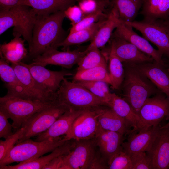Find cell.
I'll list each match as a JSON object with an SVG mask.
<instances>
[{
	"instance_id": "obj_1",
	"label": "cell",
	"mask_w": 169,
	"mask_h": 169,
	"mask_svg": "<svg viewBox=\"0 0 169 169\" xmlns=\"http://www.w3.org/2000/svg\"><path fill=\"white\" fill-rule=\"evenodd\" d=\"M64 11L44 16H38L34 25L29 56L33 59L63 41L68 35L63 28Z\"/></svg>"
},
{
	"instance_id": "obj_2",
	"label": "cell",
	"mask_w": 169,
	"mask_h": 169,
	"mask_svg": "<svg viewBox=\"0 0 169 169\" xmlns=\"http://www.w3.org/2000/svg\"><path fill=\"white\" fill-rule=\"evenodd\" d=\"M37 15L30 7L19 4L8 9H0V35L13 27V35L23 37L31 44L33 30Z\"/></svg>"
},
{
	"instance_id": "obj_3",
	"label": "cell",
	"mask_w": 169,
	"mask_h": 169,
	"mask_svg": "<svg viewBox=\"0 0 169 169\" xmlns=\"http://www.w3.org/2000/svg\"><path fill=\"white\" fill-rule=\"evenodd\" d=\"M58 100L69 110H78L102 106H108L106 101L77 82L65 78L56 93Z\"/></svg>"
},
{
	"instance_id": "obj_4",
	"label": "cell",
	"mask_w": 169,
	"mask_h": 169,
	"mask_svg": "<svg viewBox=\"0 0 169 169\" xmlns=\"http://www.w3.org/2000/svg\"><path fill=\"white\" fill-rule=\"evenodd\" d=\"M94 139L75 140L73 149L62 156L59 169H106L96 152Z\"/></svg>"
},
{
	"instance_id": "obj_5",
	"label": "cell",
	"mask_w": 169,
	"mask_h": 169,
	"mask_svg": "<svg viewBox=\"0 0 169 169\" xmlns=\"http://www.w3.org/2000/svg\"><path fill=\"white\" fill-rule=\"evenodd\" d=\"M124 78L122 86L123 98L138 115L145 102L155 93L156 89L154 84L135 67L128 68Z\"/></svg>"
},
{
	"instance_id": "obj_6",
	"label": "cell",
	"mask_w": 169,
	"mask_h": 169,
	"mask_svg": "<svg viewBox=\"0 0 169 169\" xmlns=\"http://www.w3.org/2000/svg\"><path fill=\"white\" fill-rule=\"evenodd\" d=\"M70 140L63 138L42 141H33L30 138L16 144L0 161V167L13 163L21 162L38 158L51 152Z\"/></svg>"
},
{
	"instance_id": "obj_7",
	"label": "cell",
	"mask_w": 169,
	"mask_h": 169,
	"mask_svg": "<svg viewBox=\"0 0 169 169\" xmlns=\"http://www.w3.org/2000/svg\"><path fill=\"white\" fill-rule=\"evenodd\" d=\"M45 103L5 95L0 98V110L13 121V128L18 130L35 113L58 103Z\"/></svg>"
},
{
	"instance_id": "obj_8",
	"label": "cell",
	"mask_w": 169,
	"mask_h": 169,
	"mask_svg": "<svg viewBox=\"0 0 169 169\" xmlns=\"http://www.w3.org/2000/svg\"><path fill=\"white\" fill-rule=\"evenodd\" d=\"M69 110L67 106L58 102L35 113L22 125L21 127L25 128V131L16 144L37 136L45 131L59 117Z\"/></svg>"
},
{
	"instance_id": "obj_9",
	"label": "cell",
	"mask_w": 169,
	"mask_h": 169,
	"mask_svg": "<svg viewBox=\"0 0 169 169\" xmlns=\"http://www.w3.org/2000/svg\"><path fill=\"white\" fill-rule=\"evenodd\" d=\"M169 115V98L161 95L149 98L138 114V131L159 125L165 117Z\"/></svg>"
},
{
	"instance_id": "obj_10",
	"label": "cell",
	"mask_w": 169,
	"mask_h": 169,
	"mask_svg": "<svg viewBox=\"0 0 169 169\" xmlns=\"http://www.w3.org/2000/svg\"><path fill=\"white\" fill-rule=\"evenodd\" d=\"M11 64L31 100L49 103L58 102L56 93L49 92L40 85L33 77L24 63L21 61Z\"/></svg>"
},
{
	"instance_id": "obj_11",
	"label": "cell",
	"mask_w": 169,
	"mask_h": 169,
	"mask_svg": "<svg viewBox=\"0 0 169 169\" xmlns=\"http://www.w3.org/2000/svg\"><path fill=\"white\" fill-rule=\"evenodd\" d=\"M124 22L139 31L144 38L157 47L163 56L169 58V35L158 22H149L143 20Z\"/></svg>"
},
{
	"instance_id": "obj_12",
	"label": "cell",
	"mask_w": 169,
	"mask_h": 169,
	"mask_svg": "<svg viewBox=\"0 0 169 169\" xmlns=\"http://www.w3.org/2000/svg\"><path fill=\"white\" fill-rule=\"evenodd\" d=\"M95 108L84 110L74 121L64 137L76 140L95 138L99 128Z\"/></svg>"
},
{
	"instance_id": "obj_13",
	"label": "cell",
	"mask_w": 169,
	"mask_h": 169,
	"mask_svg": "<svg viewBox=\"0 0 169 169\" xmlns=\"http://www.w3.org/2000/svg\"><path fill=\"white\" fill-rule=\"evenodd\" d=\"M87 52L79 50L59 51L51 48L33 59L31 63L45 67L48 65L59 66L70 69L79 62Z\"/></svg>"
},
{
	"instance_id": "obj_14",
	"label": "cell",
	"mask_w": 169,
	"mask_h": 169,
	"mask_svg": "<svg viewBox=\"0 0 169 169\" xmlns=\"http://www.w3.org/2000/svg\"><path fill=\"white\" fill-rule=\"evenodd\" d=\"M110 51L113 53L122 62L134 64L154 61L133 44L113 32L109 40Z\"/></svg>"
},
{
	"instance_id": "obj_15",
	"label": "cell",
	"mask_w": 169,
	"mask_h": 169,
	"mask_svg": "<svg viewBox=\"0 0 169 169\" xmlns=\"http://www.w3.org/2000/svg\"><path fill=\"white\" fill-rule=\"evenodd\" d=\"M114 33L134 44L141 51L152 58L154 61L164 64L162 53L154 48L146 38L135 32L131 26L119 19Z\"/></svg>"
},
{
	"instance_id": "obj_16",
	"label": "cell",
	"mask_w": 169,
	"mask_h": 169,
	"mask_svg": "<svg viewBox=\"0 0 169 169\" xmlns=\"http://www.w3.org/2000/svg\"><path fill=\"white\" fill-rule=\"evenodd\" d=\"M24 64L36 81L48 91L52 94L56 93L65 77L72 75V73L66 70L54 71L38 64L31 63Z\"/></svg>"
},
{
	"instance_id": "obj_17",
	"label": "cell",
	"mask_w": 169,
	"mask_h": 169,
	"mask_svg": "<svg viewBox=\"0 0 169 169\" xmlns=\"http://www.w3.org/2000/svg\"><path fill=\"white\" fill-rule=\"evenodd\" d=\"M160 129L158 135L146 152L151 160L152 169L169 168V130Z\"/></svg>"
},
{
	"instance_id": "obj_18",
	"label": "cell",
	"mask_w": 169,
	"mask_h": 169,
	"mask_svg": "<svg viewBox=\"0 0 169 169\" xmlns=\"http://www.w3.org/2000/svg\"><path fill=\"white\" fill-rule=\"evenodd\" d=\"M159 125L131 133L126 141L123 142L122 150L129 154L140 151L146 152L149 149L160 130Z\"/></svg>"
},
{
	"instance_id": "obj_19",
	"label": "cell",
	"mask_w": 169,
	"mask_h": 169,
	"mask_svg": "<svg viewBox=\"0 0 169 169\" xmlns=\"http://www.w3.org/2000/svg\"><path fill=\"white\" fill-rule=\"evenodd\" d=\"M153 61L133 64L169 98V71L165 67V64Z\"/></svg>"
},
{
	"instance_id": "obj_20",
	"label": "cell",
	"mask_w": 169,
	"mask_h": 169,
	"mask_svg": "<svg viewBox=\"0 0 169 169\" xmlns=\"http://www.w3.org/2000/svg\"><path fill=\"white\" fill-rule=\"evenodd\" d=\"M124 135L116 132L105 130L99 127L94 138L103 158L107 164L122 149Z\"/></svg>"
},
{
	"instance_id": "obj_21",
	"label": "cell",
	"mask_w": 169,
	"mask_h": 169,
	"mask_svg": "<svg viewBox=\"0 0 169 169\" xmlns=\"http://www.w3.org/2000/svg\"><path fill=\"white\" fill-rule=\"evenodd\" d=\"M84 110H68L59 117L46 131L36 136L35 141L53 140L66 135L74 121Z\"/></svg>"
},
{
	"instance_id": "obj_22",
	"label": "cell",
	"mask_w": 169,
	"mask_h": 169,
	"mask_svg": "<svg viewBox=\"0 0 169 169\" xmlns=\"http://www.w3.org/2000/svg\"><path fill=\"white\" fill-rule=\"evenodd\" d=\"M0 56V77L7 90L5 95L31 100L11 65Z\"/></svg>"
},
{
	"instance_id": "obj_23",
	"label": "cell",
	"mask_w": 169,
	"mask_h": 169,
	"mask_svg": "<svg viewBox=\"0 0 169 169\" xmlns=\"http://www.w3.org/2000/svg\"><path fill=\"white\" fill-rule=\"evenodd\" d=\"M95 109L98 114V123L100 128L118 132L123 135L130 132L128 124L112 108L102 106Z\"/></svg>"
},
{
	"instance_id": "obj_24",
	"label": "cell",
	"mask_w": 169,
	"mask_h": 169,
	"mask_svg": "<svg viewBox=\"0 0 169 169\" xmlns=\"http://www.w3.org/2000/svg\"><path fill=\"white\" fill-rule=\"evenodd\" d=\"M75 140L70 139L58 146L48 155L37 159L19 162L15 165H9L0 167V169H43L53 159L67 154L73 149Z\"/></svg>"
},
{
	"instance_id": "obj_25",
	"label": "cell",
	"mask_w": 169,
	"mask_h": 169,
	"mask_svg": "<svg viewBox=\"0 0 169 169\" xmlns=\"http://www.w3.org/2000/svg\"><path fill=\"white\" fill-rule=\"evenodd\" d=\"M79 0H20V4L31 7L38 16H47L65 11Z\"/></svg>"
},
{
	"instance_id": "obj_26",
	"label": "cell",
	"mask_w": 169,
	"mask_h": 169,
	"mask_svg": "<svg viewBox=\"0 0 169 169\" xmlns=\"http://www.w3.org/2000/svg\"><path fill=\"white\" fill-rule=\"evenodd\" d=\"M141 14L143 20L154 22L169 18V0H145Z\"/></svg>"
},
{
	"instance_id": "obj_27",
	"label": "cell",
	"mask_w": 169,
	"mask_h": 169,
	"mask_svg": "<svg viewBox=\"0 0 169 169\" xmlns=\"http://www.w3.org/2000/svg\"><path fill=\"white\" fill-rule=\"evenodd\" d=\"M108 107L112 108L118 115L124 119L130 126L133 127L130 133L137 130L139 117L125 99L115 93H111L108 102Z\"/></svg>"
},
{
	"instance_id": "obj_28",
	"label": "cell",
	"mask_w": 169,
	"mask_h": 169,
	"mask_svg": "<svg viewBox=\"0 0 169 169\" xmlns=\"http://www.w3.org/2000/svg\"><path fill=\"white\" fill-rule=\"evenodd\" d=\"M119 18L115 10L111 7L107 19L101 25L86 49L104 47L109 41L115 29L118 26Z\"/></svg>"
},
{
	"instance_id": "obj_29",
	"label": "cell",
	"mask_w": 169,
	"mask_h": 169,
	"mask_svg": "<svg viewBox=\"0 0 169 169\" xmlns=\"http://www.w3.org/2000/svg\"><path fill=\"white\" fill-rule=\"evenodd\" d=\"M9 42L1 44L0 55L8 63L16 64L21 62L26 57L28 52L24 45L25 40L22 39L18 34Z\"/></svg>"
},
{
	"instance_id": "obj_30",
	"label": "cell",
	"mask_w": 169,
	"mask_h": 169,
	"mask_svg": "<svg viewBox=\"0 0 169 169\" xmlns=\"http://www.w3.org/2000/svg\"><path fill=\"white\" fill-rule=\"evenodd\" d=\"M145 0H109L119 19L123 22L134 21Z\"/></svg>"
},
{
	"instance_id": "obj_31",
	"label": "cell",
	"mask_w": 169,
	"mask_h": 169,
	"mask_svg": "<svg viewBox=\"0 0 169 169\" xmlns=\"http://www.w3.org/2000/svg\"><path fill=\"white\" fill-rule=\"evenodd\" d=\"M107 18L100 20L88 28L69 33L65 39L57 45L56 48L62 47L65 49L71 45L91 41Z\"/></svg>"
},
{
	"instance_id": "obj_32",
	"label": "cell",
	"mask_w": 169,
	"mask_h": 169,
	"mask_svg": "<svg viewBox=\"0 0 169 169\" xmlns=\"http://www.w3.org/2000/svg\"><path fill=\"white\" fill-rule=\"evenodd\" d=\"M102 81L111 85L107 65L97 66L87 70L77 71L73 77V81Z\"/></svg>"
},
{
	"instance_id": "obj_33",
	"label": "cell",
	"mask_w": 169,
	"mask_h": 169,
	"mask_svg": "<svg viewBox=\"0 0 169 169\" xmlns=\"http://www.w3.org/2000/svg\"><path fill=\"white\" fill-rule=\"evenodd\" d=\"M86 54L78 63L77 71L87 70L97 66L107 65L106 59L99 48L87 50Z\"/></svg>"
},
{
	"instance_id": "obj_34",
	"label": "cell",
	"mask_w": 169,
	"mask_h": 169,
	"mask_svg": "<svg viewBox=\"0 0 169 169\" xmlns=\"http://www.w3.org/2000/svg\"><path fill=\"white\" fill-rule=\"evenodd\" d=\"M109 74L111 86L115 89L121 86L124 78L122 62L112 52L110 51L109 56Z\"/></svg>"
},
{
	"instance_id": "obj_35",
	"label": "cell",
	"mask_w": 169,
	"mask_h": 169,
	"mask_svg": "<svg viewBox=\"0 0 169 169\" xmlns=\"http://www.w3.org/2000/svg\"><path fill=\"white\" fill-rule=\"evenodd\" d=\"M77 3L85 16L99 10L109 13L111 8L109 0H79Z\"/></svg>"
},
{
	"instance_id": "obj_36",
	"label": "cell",
	"mask_w": 169,
	"mask_h": 169,
	"mask_svg": "<svg viewBox=\"0 0 169 169\" xmlns=\"http://www.w3.org/2000/svg\"><path fill=\"white\" fill-rule=\"evenodd\" d=\"M76 82L86 88L96 96L103 99L108 106L111 93L110 91L108 83L102 81Z\"/></svg>"
},
{
	"instance_id": "obj_37",
	"label": "cell",
	"mask_w": 169,
	"mask_h": 169,
	"mask_svg": "<svg viewBox=\"0 0 169 169\" xmlns=\"http://www.w3.org/2000/svg\"><path fill=\"white\" fill-rule=\"evenodd\" d=\"M109 13L99 10L85 16L79 22L72 26L69 33L90 27L100 20L107 18Z\"/></svg>"
},
{
	"instance_id": "obj_38",
	"label": "cell",
	"mask_w": 169,
	"mask_h": 169,
	"mask_svg": "<svg viewBox=\"0 0 169 169\" xmlns=\"http://www.w3.org/2000/svg\"><path fill=\"white\" fill-rule=\"evenodd\" d=\"M108 169H132L130 155L122 149L115 154L108 162Z\"/></svg>"
},
{
	"instance_id": "obj_39",
	"label": "cell",
	"mask_w": 169,
	"mask_h": 169,
	"mask_svg": "<svg viewBox=\"0 0 169 169\" xmlns=\"http://www.w3.org/2000/svg\"><path fill=\"white\" fill-rule=\"evenodd\" d=\"M25 128L21 127L15 132L5 139L4 141H0V161L4 158L8 152L17 143L22 137Z\"/></svg>"
},
{
	"instance_id": "obj_40",
	"label": "cell",
	"mask_w": 169,
	"mask_h": 169,
	"mask_svg": "<svg viewBox=\"0 0 169 169\" xmlns=\"http://www.w3.org/2000/svg\"><path fill=\"white\" fill-rule=\"evenodd\" d=\"M129 154L132 169H152L151 160L146 152L140 151Z\"/></svg>"
},
{
	"instance_id": "obj_41",
	"label": "cell",
	"mask_w": 169,
	"mask_h": 169,
	"mask_svg": "<svg viewBox=\"0 0 169 169\" xmlns=\"http://www.w3.org/2000/svg\"><path fill=\"white\" fill-rule=\"evenodd\" d=\"M64 13L65 17L71 21L72 26L79 22L85 16L79 6L75 4L68 8Z\"/></svg>"
},
{
	"instance_id": "obj_42",
	"label": "cell",
	"mask_w": 169,
	"mask_h": 169,
	"mask_svg": "<svg viewBox=\"0 0 169 169\" xmlns=\"http://www.w3.org/2000/svg\"><path fill=\"white\" fill-rule=\"evenodd\" d=\"M8 117L5 113L0 110V137L5 139L12 135V125L8 122Z\"/></svg>"
},
{
	"instance_id": "obj_43",
	"label": "cell",
	"mask_w": 169,
	"mask_h": 169,
	"mask_svg": "<svg viewBox=\"0 0 169 169\" xmlns=\"http://www.w3.org/2000/svg\"><path fill=\"white\" fill-rule=\"evenodd\" d=\"M20 4V0H0V9H8Z\"/></svg>"
},
{
	"instance_id": "obj_44",
	"label": "cell",
	"mask_w": 169,
	"mask_h": 169,
	"mask_svg": "<svg viewBox=\"0 0 169 169\" xmlns=\"http://www.w3.org/2000/svg\"><path fill=\"white\" fill-rule=\"evenodd\" d=\"M63 156L58 157L53 159L48 164L44 166L43 169H59Z\"/></svg>"
},
{
	"instance_id": "obj_45",
	"label": "cell",
	"mask_w": 169,
	"mask_h": 169,
	"mask_svg": "<svg viewBox=\"0 0 169 169\" xmlns=\"http://www.w3.org/2000/svg\"><path fill=\"white\" fill-rule=\"evenodd\" d=\"M161 24L166 25H169V18L166 19L163 21H157Z\"/></svg>"
},
{
	"instance_id": "obj_46",
	"label": "cell",
	"mask_w": 169,
	"mask_h": 169,
	"mask_svg": "<svg viewBox=\"0 0 169 169\" xmlns=\"http://www.w3.org/2000/svg\"><path fill=\"white\" fill-rule=\"evenodd\" d=\"M159 23L165 28L169 35V25H164Z\"/></svg>"
},
{
	"instance_id": "obj_47",
	"label": "cell",
	"mask_w": 169,
	"mask_h": 169,
	"mask_svg": "<svg viewBox=\"0 0 169 169\" xmlns=\"http://www.w3.org/2000/svg\"><path fill=\"white\" fill-rule=\"evenodd\" d=\"M161 128H164L168 129L169 130V121L164 125L160 127Z\"/></svg>"
},
{
	"instance_id": "obj_48",
	"label": "cell",
	"mask_w": 169,
	"mask_h": 169,
	"mask_svg": "<svg viewBox=\"0 0 169 169\" xmlns=\"http://www.w3.org/2000/svg\"><path fill=\"white\" fill-rule=\"evenodd\" d=\"M168 59V61L167 63L166 66H168V69L169 71V58H167Z\"/></svg>"
},
{
	"instance_id": "obj_49",
	"label": "cell",
	"mask_w": 169,
	"mask_h": 169,
	"mask_svg": "<svg viewBox=\"0 0 169 169\" xmlns=\"http://www.w3.org/2000/svg\"></svg>"
}]
</instances>
